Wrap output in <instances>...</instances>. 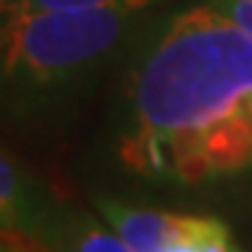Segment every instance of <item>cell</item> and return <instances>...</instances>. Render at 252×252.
<instances>
[{"label": "cell", "mask_w": 252, "mask_h": 252, "mask_svg": "<svg viewBox=\"0 0 252 252\" xmlns=\"http://www.w3.org/2000/svg\"><path fill=\"white\" fill-rule=\"evenodd\" d=\"M165 252H241V250L235 247L224 221L202 216L190 233H185L180 241H174Z\"/></svg>", "instance_id": "6"}, {"label": "cell", "mask_w": 252, "mask_h": 252, "mask_svg": "<svg viewBox=\"0 0 252 252\" xmlns=\"http://www.w3.org/2000/svg\"><path fill=\"white\" fill-rule=\"evenodd\" d=\"M115 3L146 9L154 0H3V9H93V6H115Z\"/></svg>", "instance_id": "7"}, {"label": "cell", "mask_w": 252, "mask_h": 252, "mask_svg": "<svg viewBox=\"0 0 252 252\" xmlns=\"http://www.w3.org/2000/svg\"><path fill=\"white\" fill-rule=\"evenodd\" d=\"M118 154L140 177L196 185L252 165V34L219 6L168 20L135 70Z\"/></svg>", "instance_id": "1"}, {"label": "cell", "mask_w": 252, "mask_h": 252, "mask_svg": "<svg viewBox=\"0 0 252 252\" xmlns=\"http://www.w3.org/2000/svg\"><path fill=\"white\" fill-rule=\"evenodd\" d=\"M3 252H34V238L3 233Z\"/></svg>", "instance_id": "9"}, {"label": "cell", "mask_w": 252, "mask_h": 252, "mask_svg": "<svg viewBox=\"0 0 252 252\" xmlns=\"http://www.w3.org/2000/svg\"><path fill=\"white\" fill-rule=\"evenodd\" d=\"M42 238L51 252H137L112 227L98 224L93 216H70L59 227H45Z\"/></svg>", "instance_id": "5"}, {"label": "cell", "mask_w": 252, "mask_h": 252, "mask_svg": "<svg viewBox=\"0 0 252 252\" xmlns=\"http://www.w3.org/2000/svg\"><path fill=\"white\" fill-rule=\"evenodd\" d=\"M129 3L93 9H3V84L48 90L76 79L107 56L132 26Z\"/></svg>", "instance_id": "2"}, {"label": "cell", "mask_w": 252, "mask_h": 252, "mask_svg": "<svg viewBox=\"0 0 252 252\" xmlns=\"http://www.w3.org/2000/svg\"><path fill=\"white\" fill-rule=\"evenodd\" d=\"M98 210L107 219V224L137 252H165L174 241L190 233L202 219L188 213L152 210V207H132L118 199H98Z\"/></svg>", "instance_id": "3"}, {"label": "cell", "mask_w": 252, "mask_h": 252, "mask_svg": "<svg viewBox=\"0 0 252 252\" xmlns=\"http://www.w3.org/2000/svg\"><path fill=\"white\" fill-rule=\"evenodd\" d=\"M216 6L230 14L247 34H252V0H216Z\"/></svg>", "instance_id": "8"}, {"label": "cell", "mask_w": 252, "mask_h": 252, "mask_svg": "<svg viewBox=\"0 0 252 252\" xmlns=\"http://www.w3.org/2000/svg\"><path fill=\"white\" fill-rule=\"evenodd\" d=\"M0 219L3 233L26 238H42L48 227L45 207L36 199L34 180L20 168V162L6 149L0 157Z\"/></svg>", "instance_id": "4"}]
</instances>
